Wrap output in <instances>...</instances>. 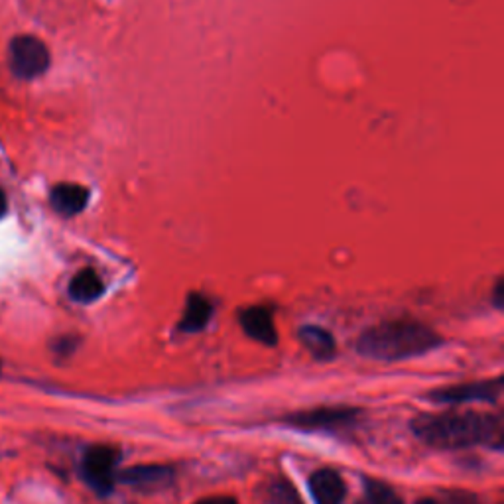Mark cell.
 <instances>
[{"label":"cell","mask_w":504,"mask_h":504,"mask_svg":"<svg viewBox=\"0 0 504 504\" xmlns=\"http://www.w3.org/2000/svg\"><path fill=\"white\" fill-rule=\"evenodd\" d=\"M412 430L425 445L445 452L469 450L477 445L499 450L504 440L502 418L483 412L422 414L412 422Z\"/></svg>","instance_id":"6da1fadb"},{"label":"cell","mask_w":504,"mask_h":504,"mask_svg":"<svg viewBox=\"0 0 504 504\" xmlns=\"http://www.w3.org/2000/svg\"><path fill=\"white\" fill-rule=\"evenodd\" d=\"M442 338L428 326L414 319L385 321L366 329L357 343V351L375 361H404L433 351Z\"/></svg>","instance_id":"7a4b0ae2"},{"label":"cell","mask_w":504,"mask_h":504,"mask_svg":"<svg viewBox=\"0 0 504 504\" xmlns=\"http://www.w3.org/2000/svg\"><path fill=\"white\" fill-rule=\"evenodd\" d=\"M119 461H120V453L113 445L89 447L81 461V475L85 479V483L100 497L110 495L119 480V473H117Z\"/></svg>","instance_id":"3957f363"},{"label":"cell","mask_w":504,"mask_h":504,"mask_svg":"<svg viewBox=\"0 0 504 504\" xmlns=\"http://www.w3.org/2000/svg\"><path fill=\"white\" fill-rule=\"evenodd\" d=\"M361 418L357 408H318L308 412H296L284 418L290 428L304 432H339L353 428Z\"/></svg>","instance_id":"277c9868"},{"label":"cell","mask_w":504,"mask_h":504,"mask_svg":"<svg viewBox=\"0 0 504 504\" xmlns=\"http://www.w3.org/2000/svg\"><path fill=\"white\" fill-rule=\"evenodd\" d=\"M10 67L22 80H33L46 73L50 67L46 43L33 36H16L10 43Z\"/></svg>","instance_id":"5b68a950"},{"label":"cell","mask_w":504,"mask_h":504,"mask_svg":"<svg viewBox=\"0 0 504 504\" xmlns=\"http://www.w3.org/2000/svg\"><path fill=\"white\" fill-rule=\"evenodd\" d=\"M502 395V378L477 380V383L453 385L432 392L438 404H465V402H497Z\"/></svg>","instance_id":"8992f818"},{"label":"cell","mask_w":504,"mask_h":504,"mask_svg":"<svg viewBox=\"0 0 504 504\" xmlns=\"http://www.w3.org/2000/svg\"><path fill=\"white\" fill-rule=\"evenodd\" d=\"M174 469L166 465H137L119 475V480L138 490H160L172 483Z\"/></svg>","instance_id":"52a82bcc"},{"label":"cell","mask_w":504,"mask_h":504,"mask_svg":"<svg viewBox=\"0 0 504 504\" xmlns=\"http://www.w3.org/2000/svg\"><path fill=\"white\" fill-rule=\"evenodd\" d=\"M241 326L249 338H252L254 341H259L262 345L272 347L278 341L272 311L268 308H262V306L246 308L244 311H241Z\"/></svg>","instance_id":"ba28073f"},{"label":"cell","mask_w":504,"mask_h":504,"mask_svg":"<svg viewBox=\"0 0 504 504\" xmlns=\"http://www.w3.org/2000/svg\"><path fill=\"white\" fill-rule=\"evenodd\" d=\"M311 497L316 504H343L347 489L343 477L333 469H321L309 477Z\"/></svg>","instance_id":"9c48e42d"},{"label":"cell","mask_w":504,"mask_h":504,"mask_svg":"<svg viewBox=\"0 0 504 504\" xmlns=\"http://www.w3.org/2000/svg\"><path fill=\"white\" fill-rule=\"evenodd\" d=\"M52 207L63 217H73L89 204V189L77 184H60L52 189Z\"/></svg>","instance_id":"30bf717a"},{"label":"cell","mask_w":504,"mask_h":504,"mask_svg":"<svg viewBox=\"0 0 504 504\" xmlns=\"http://www.w3.org/2000/svg\"><path fill=\"white\" fill-rule=\"evenodd\" d=\"M211 316H213L211 301L201 294H189L182 321H179V331L197 333L201 329H205Z\"/></svg>","instance_id":"8fae6325"},{"label":"cell","mask_w":504,"mask_h":504,"mask_svg":"<svg viewBox=\"0 0 504 504\" xmlns=\"http://www.w3.org/2000/svg\"><path fill=\"white\" fill-rule=\"evenodd\" d=\"M300 341L309 351V355L318 361H329L335 357L338 351V345H335L333 335L318 326H306L300 329Z\"/></svg>","instance_id":"7c38bea8"},{"label":"cell","mask_w":504,"mask_h":504,"mask_svg":"<svg viewBox=\"0 0 504 504\" xmlns=\"http://www.w3.org/2000/svg\"><path fill=\"white\" fill-rule=\"evenodd\" d=\"M105 292V284L93 268H83L70 282V296L80 304H91Z\"/></svg>","instance_id":"4fadbf2b"},{"label":"cell","mask_w":504,"mask_h":504,"mask_svg":"<svg viewBox=\"0 0 504 504\" xmlns=\"http://www.w3.org/2000/svg\"><path fill=\"white\" fill-rule=\"evenodd\" d=\"M266 499H268V504H304L298 495V490L294 489V485H290L286 479L274 480V483L268 487Z\"/></svg>","instance_id":"5bb4252c"},{"label":"cell","mask_w":504,"mask_h":504,"mask_svg":"<svg viewBox=\"0 0 504 504\" xmlns=\"http://www.w3.org/2000/svg\"><path fill=\"white\" fill-rule=\"evenodd\" d=\"M195 504H239L233 497H225V495H217V497H207L201 499Z\"/></svg>","instance_id":"9a60e30c"},{"label":"cell","mask_w":504,"mask_h":504,"mask_svg":"<svg viewBox=\"0 0 504 504\" xmlns=\"http://www.w3.org/2000/svg\"><path fill=\"white\" fill-rule=\"evenodd\" d=\"M6 207H8V204H6V195H5L3 189H0V217H3L5 213H6Z\"/></svg>","instance_id":"2e32d148"},{"label":"cell","mask_w":504,"mask_h":504,"mask_svg":"<svg viewBox=\"0 0 504 504\" xmlns=\"http://www.w3.org/2000/svg\"><path fill=\"white\" fill-rule=\"evenodd\" d=\"M357 504H376V502H375V500H373V499H368V497H365V499H363V500H358V502H357Z\"/></svg>","instance_id":"e0dca14e"},{"label":"cell","mask_w":504,"mask_h":504,"mask_svg":"<svg viewBox=\"0 0 504 504\" xmlns=\"http://www.w3.org/2000/svg\"><path fill=\"white\" fill-rule=\"evenodd\" d=\"M418 504H440V502L432 500V499H423V500H418Z\"/></svg>","instance_id":"ac0fdd59"}]
</instances>
